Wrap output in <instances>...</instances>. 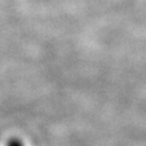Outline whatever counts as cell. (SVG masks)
<instances>
[{"label":"cell","instance_id":"cell-1","mask_svg":"<svg viewBox=\"0 0 146 146\" xmlns=\"http://www.w3.org/2000/svg\"><path fill=\"white\" fill-rule=\"evenodd\" d=\"M9 146H22V143L14 140V141H11L10 143H9Z\"/></svg>","mask_w":146,"mask_h":146}]
</instances>
